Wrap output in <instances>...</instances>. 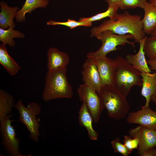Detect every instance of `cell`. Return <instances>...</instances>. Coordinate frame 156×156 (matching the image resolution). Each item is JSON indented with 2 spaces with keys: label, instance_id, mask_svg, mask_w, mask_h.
Returning <instances> with one entry per match:
<instances>
[{
  "label": "cell",
  "instance_id": "277c9868",
  "mask_svg": "<svg viewBox=\"0 0 156 156\" xmlns=\"http://www.w3.org/2000/svg\"><path fill=\"white\" fill-rule=\"evenodd\" d=\"M115 60L116 63L115 86L127 97L133 86H142L141 73L129 63L125 58L118 56Z\"/></svg>",
  "mask_w": 156,
  "mask_h": 156
},
{
  "label": "cell",
  "instance_id": "f546056e",
  "mask_svg": "<svg viewBox=\"0 0 156 156\" xmlns=\"http://www.w3.org/2000/svg\"><path fill=\"white\" fill-rule=\"evenodd\" d=\"M141 156H156V151L154 148H151L144 152Z\"/></svg>",
  "mask_w": 156,
  "mask_h": 156
},
{
  "label": "cell",
  "instance_id": "836d02e7",
  "mask_svg": "<svg viewBox=\"0 0 156 156\" xmlns=\"http://www.w3.org/2000/svg\"><path fill=\"white\" fill-rule=\"evenodd\" d=\"M48 0V1H49V0Z\"/></svg>",
  "mask_w": 156,
  "mask_h": 156
},
{
  "label": "cell",
  "instance_id": "f1b7e54d",
  "mask_svg": "<svg viewBox=\"0 0 156 156\" xmlns=\"http://www.w3.org/2000/svg\"><path fill=\"white\" fill-rule=\"evenodd\" d=\"M147 64L150 66L151 70H154L156 73V59H150L146 60Z\"/></svg>",
  "mask_w": 156,
  "mask_h": 156
},
{
  "label": "cell",
  "instance_id": "7402d4cb",
  "mask_svg": "<svg viewBox=\"0 0 156 156\" xmlns=\"http://www.w3.org/2000/svg\"><path fill=\"white\" fill-rule=\"evenodd\" d=\"M25 36L24 33L14 30L11 27L7 29L0 28V41L2 43L7 44L10 47H14L16 45L14 38H23Z\"/></svg>",
  "mask_w": 156,
  "mask_h": 156
},
{
  "label": "cell",
  "instance_id": "44dd1931",
  "mask_svg": "<svg viewBox=\"0 0 156 156\" xmlns=\"http://www.w3.org/2000/svg\"><path fill=\"white\" fill-rule=\"evenodd\" d=\"M13 96L4 90H0V122L11 112L14 107Z\"/></svg>",
  "mask_w": 156,
  "mask_h": 156
},
{
  "label": "cell",
  "instance_id": "8fae6325",
  "mask_svg": "<svg viewBox=\"0 0 156 156\" xmlns=\"http://www.w3.org/2000/svg\"><path fill=\"white\" fill-rule=\"evenodd\" d=\"M127 122L136 124L144 127L156 130V112L149 107H141L137 111L129 112L127 115Z\"/></svg>",
  "mask_w": 156,
  "mask_h": 156
},
{
  "label": "cell",
  "instance_id": "ffe728a7",
  "mask_svg": "<svg viewBox=\"0 0 156 156\" xmlns=\"http://www.w3.org/2000/svg\"><path fill=\"white\" fill-rule=\"evenodd\" d=\"M0 63L11 76L15 75L20 69V67L8 53L5 44L0 45Z\"/></svg>",
  "mask_w": 156,
  "mask_h": 156
},
{
  "label": "cell",
  "instance_id": "1f68e13d",
  "mask_svg": "<svg viewBox=\"0 0 156 156\" xmlns=\"http://www.w3.org/2000/svg\"><path fill=\"white\" fill-rule=\"evenodd\" d=\"M150 35L151 36L156 37V26L152 31Z\"/></svg>",
  "mask_w": 156,
  "mask_h": 156
},
{
  "label": "cell",
  "instance_id": "7a4b0ae2",
  "mask_svg": "<svg viewBox=\"0 0 156 156\" xmlns=\"http://www.w3.org/2000/svg\"><path fill=\"white\" fill-rule=\"evenodd\" d=\"M67 71L66 67L47 72L42 95V98L44 101L48 102L58 98H71L73 97V89L68 81Z\"/></svg>",
  "mask_w": 156,
  "mask_h": 156
},
{
  "label": "cell",
  "instance_id": "9a60e30c",
  "mask_svg": "<svg viewBox=\"0 0 156 156\" xmlns=\"http://www.w3.org/2000/svg\"><path fill=\"white\" fill-rule=\"evenodd\" d=\"M147 37L146 36L139 41V49L137 53L127 54L125 57L127 61L141 73L151 72L147 62L143 49L144 44Z\"/></svg>",
  "mask_w": 156,
  "mask_h": 156
},
{
  "label": "cell",
  "instance_id": "4316f807",
  "mask_svg": "<svg viewBox=\"0 0 156 156\" xmlns=\"http://www.w3.org/2000/svg\"><path fill=\"white\" fill-rule=\"evenodd\" d=\"M111 143L115 153H120L123 156H128L130 154L124 144L120 142L119 138H116Z\"/></svg>",
  "mask_w": 156,
  "mask_h": 156
},
{
  "label": "cell",
  "instance_id": "e0dca14e",
  "mask_svg": "<svg viewBox=\"0 0 156 156\" xmlns=\"http://www.w3.org/2000/svg\"><path fill=\"white\" fill-rule=\"evenodd\" d=\"M1 12L0 13V27L7 29L11 27H15L13 19L19 8L17 6L10 7L4 1H1L0 2Z\"/></svg>",
  "mask_w": 156,
  "mask_h": 156
},
{
  "label": "cell",
  "instance_id": "d6a6232c",
  "mask_svg": "<svg viewBox=\"0 0 156 156\" xmlns=\"http://www.w3.org/2000/svg\"><path fill=\"white\" fill-rule=\"evenodd\" d=\"M149 2L153 5L156 6V0H150Z\"/></svg>",
  "mask_w": 156,
  "mask_h": 156
},
{
  "label": "cell",
  "instance_id": "8992f818",
  "mask_svg": "<svg viewBox=\"0 0 156 156\" xmlns=\"http://www.w3.org/2000/svg\"><path fill=\"white\" fill-rule=\"evenodd\" d=\"M95 37L101 42L102 45L97 51L88 53L87 55V58H93L106 56L108 53L117 50V46L124 45L126 44L131 45L135 49V42L128 40L134 39V37L130 34L118 35L110 30H106Z\"/></svg>",
  "mask_w": 156,
  "mask_h": 156
},
{
  "label": "cell",
  "instance_id": "30bf717a",
  "mask_svg": "<svg viewBox=\"0 0 156 156\" xmlns=\"http://www.w3.org/2000/svg\"><path fill=\"white\" fill-rule=\"evenodd\" d=\"M93 59L98 69L102 86H115L116 69L115 59L109 58L106 56Z\"/></svg>",
  "mask_w": 156,
  "mask_h": 156
},
{
  "label": "cell",
  "instance_id": "83f0119b",
  "mask_svg": "<svg viewBox=\"0 0 156 156\" xmlns=\"http://www.w3.org/2000/svg\"><path fill=\"white\" fill-rule=\"evenodd\" d=\"M124 144L130 153L132 150L138 148L139 141L136 138H132L130 136H124Z\"/></svg>",
  "mask_w": 156,
  "mask_h": 156
},
{
  "label": "cell",
  "instance_id": "5b68a950",
  "mask_svg": "<svg viewBox=\"0 0 156 156\" xmlns=\"http://www.w3.org/2000/svg\"><path fill=\"white\" fill-rule=\"evenodd\" d=\"M14 107L19 113L18 121L25 126L30 133V138L35 142H38L40 136V125L37 116L41 112L40 105L32 102L25 106L23 105L22 99H20L15 104Z\"/></svg>",
  "mask_w": 156,
  "mask_h": 156
},
{
  "label": "cell",
  "instance_id": "cb8c5ba5",
  "mask_svg": "<svg viewBox=\"0 0 156 156\" xmlns=\"http://www.w3.org/2000/svg\"><path fill=\"white\" fill-rule=\"evenodd\" d=\"M143 49L145 55L149 59H156V37H147L145 42Z\"/></svg>",
  "mask_w": 156,
  "mask_h": 156
},
{
  "label": "cell",
  "instance_id": "3957f363",
  "mask_svg": "<svg viewBox=\"0 0 156 156\" xmlns=\"http://www.w3.org/2000/svg\"><path fill=\"white\" fill-rule=\"evenodd\" d=\"M98 94L110 117L119 120L128 115L129 106L127 97L114 86H102Z\"/></svg>",
  "mask_w": 156,
  "mask_h": 156
},
{
  "label": "cell",
  "instance_id": "9c48e42d",
  "mask_svg": "<svg viewBox=\"0 0 156 156\" xmlns=\"http://www.w3.org/2000/svg\"><path fill=\"white\" fill-rule=\"evenodd\" d=\"M129 133L131 137L138 140V155L141 156L146 151L156 146V130L140 125L129 130Z\"/></svg>",
  "mask_w": 156,
  "mask_h": 156
},
{
  "label": "cell",
  "instance_id": "ba28073f",
  "mask_svg": "<svg viewBox=\"0 0 156 156\" xmlns=\"http://www.w3.org/2000/svg\"><path fill=\"white\" fill-rule=\"evenodd\" d=\"M77 92L80 100L86 102L93 121L98 122L104 107L97 93L92 86L84 83L80 85Z\"/></svg>",
  "mask_w": 156,
  "mask_h": 156
},
{
  "label": "cell",
  "instance_id": "4dcf8cb0",
  "mask_svg": "<svg viewBox=\"0 0 156 156\" xmlns=\"http://www.w3.org/2000/svg\"><path fill=\"white\" fill-rule=\"evenodd\" d=\"M106 2L108 5H117L118 6L120 0H103Z\"/></svg>",
  "mask_w": 156,
  "mask_h": 156
},
{
  "label": "cell",
  "instance_id": "ac0fdd59",
  "mask_svg": "<svg viewBox=\"0 0 156 156\" xmlns=\"http://www.w3.org/2000/svg\"><path fill=\"white\" fill-rule=\"evenodd\" d=\"M143 9L144 12L142 19L143 30L145 34L149 35L156 26V6L147 1Z\"/></svg>",
  "mask_w": 156,
  "mask_h": 156
},
{
  "label": "cell",
  "instance_id": "d6986e66",
  "mask_svg": "<svg viewBox=\"0 0 156 156\" xmlns=\"http://www.w3.org/2000/svg\"><path fill=\"white\" fill-rule=\"evenodd\" d=\"M49 3L47 0H26L21 9L17 12L15 17L16 20L18 23L25 21V15L27 13L31 12L38 8H45Z\"/></svg>",
  "mask_w": 156,
  "mask_h": 156
},
{
  "label": "cell",
  "instance_id": "2e32d148",
  "mask_svg": "<svg viewBox=\"0 0 156 156\" xmlns=\"http://www.w3.org/2000/svg\"><path fill=\"white\" fill-rule=\"evenodd\" d=\"M78 120L79 124L86 129L90 138L93 140H97L99 134L93 128V118L85 102H83L82 105L80 108Z\"/></svg>",
  "mask_w": 156,
  "mask_h": 156
},
{
  "label": "cell",
  "instance_id": "52a82bcc",
  "mask_svg": "<svg viewBox=\"0 0 156 156\" xmlns=\"http://www.w3.org/2000/svg\"><path fill=\"white\" fill-rule=\"evenodd\" d=\"M12 115H7L0 122V133L1 144L6 153L10 156H24L20 152V139L16 136L15 131L10 119Z\"/></svg>",
  "mask_w": 156,
  "mask_h": 156
},
{
  "label": "cell",
  "instance_id": "4fadbf2b",
  "mask_svg": "<svg viewBox=\"0 0 156 156\" xmlns=\"http://www.w3.org/2000/svg\"><path fill=\"white\" fill-rule=\"evenodd\" d=\"M142 80L141 94L146 99L145 105L141 107H149L151 100L156 105V73H141Z\"/></svg>",
  "mask_w": 156,
  "mask_h": 156
},
{
  "label": "cell",
  "instance_id": "7c38bea8",
  "mask_svg": "<svg viewBox=\"0 0 156 156\" xmlns=\"http://www.w3.org/2000/svg\"><path fill=\"white\" fill-rule=\"evenodd\" d=\"M82 67L81 74L84 83L92 86L98 93L102 85L99 74L94 59L87 58Z\"/></svg>",
  "mask_w": 156,
  "mask_h": 156
},
{
  "label": "cell",
  "instance_id": "5bb4252c",
  "mask_svg": "<svg viewBox=\"0 0 156 156\" xmlns=\"http://www.w3.org/2000/svg\"><path fill=\"white\" fill-rule=\"evenodd\" d=\"M47 54L48 71H53L64 68L69 63L70 58L68 55L56 48L51 47L49 49Z\"/></svg>",
  "mask_w": 156,
  "mask_h": 156
},
{
  "label": "cell",
  "instance_id": "d4e9b609",
  "mask_svg": "<svg viewBox=\"0 0 156 156\" xmlns=\"http://www.w3.org/2000/svg\"><path fill=\"white\" fill-rule=\"evenodd\" d=\"M47 24L49 25H64L72 29L79 26L91 27L92 23L91 22L81 21H77L75 20L68 19L67 21L59 22L50 20L47 22Z\"/></svg>",
  "mask_w": 156,
  "mask_h": 156
},
{
  "label": "cell",
  "instance_id": "484cf974",
  "mask_svg": "<svg viewBox=\"0 0 156 156\" xmlns=\"http://www.w3.org/2000/svg\"><path fill=\"white\" fill-rule=\"evenodd\" d=\"M147 0H120L118 9H127L140 8L143 9Z\"/></svg>",
  "mask_w": 156,
  "mask_h": 156
},
{
  "label": "cell",
  "instance_id": "6da1fadb",
  "mask_svg": "<svg viewBox=\"0 0 156 156\" xmlns=\"http://www.w3.org/2000/svg\"><path fill=\"white\" fill-rule=\"evenodd\" d=\"M141 17L140 15H132L128 12L118 13L114 19L105 20L98 26L93 27L90 36L95 37L104 31L109 30L118 35L130 34L134 37L135 41L139 43L146 36Z\"/></svg>",
  "mask_w": 156,
  "mask_h": 156
},
{
  "label": "cell",
  "instance_id": "603a6c76",
  "mask_svg": "<svg viewBox=\"0 0 156 156\" xmlns=\"http://www.w3.org/2000/svg\"><path fill=\"white\" fill-rule=\"evenodd\" d=\"M118 9V6L108 5V9L105 11L89 17L81 18L78 21L92 23L107 17H109L110 19H114L118 14L117 11Z\"/></svg>",
  "mask_w": 156,
  "mask_h": 156
}]
</instances>
